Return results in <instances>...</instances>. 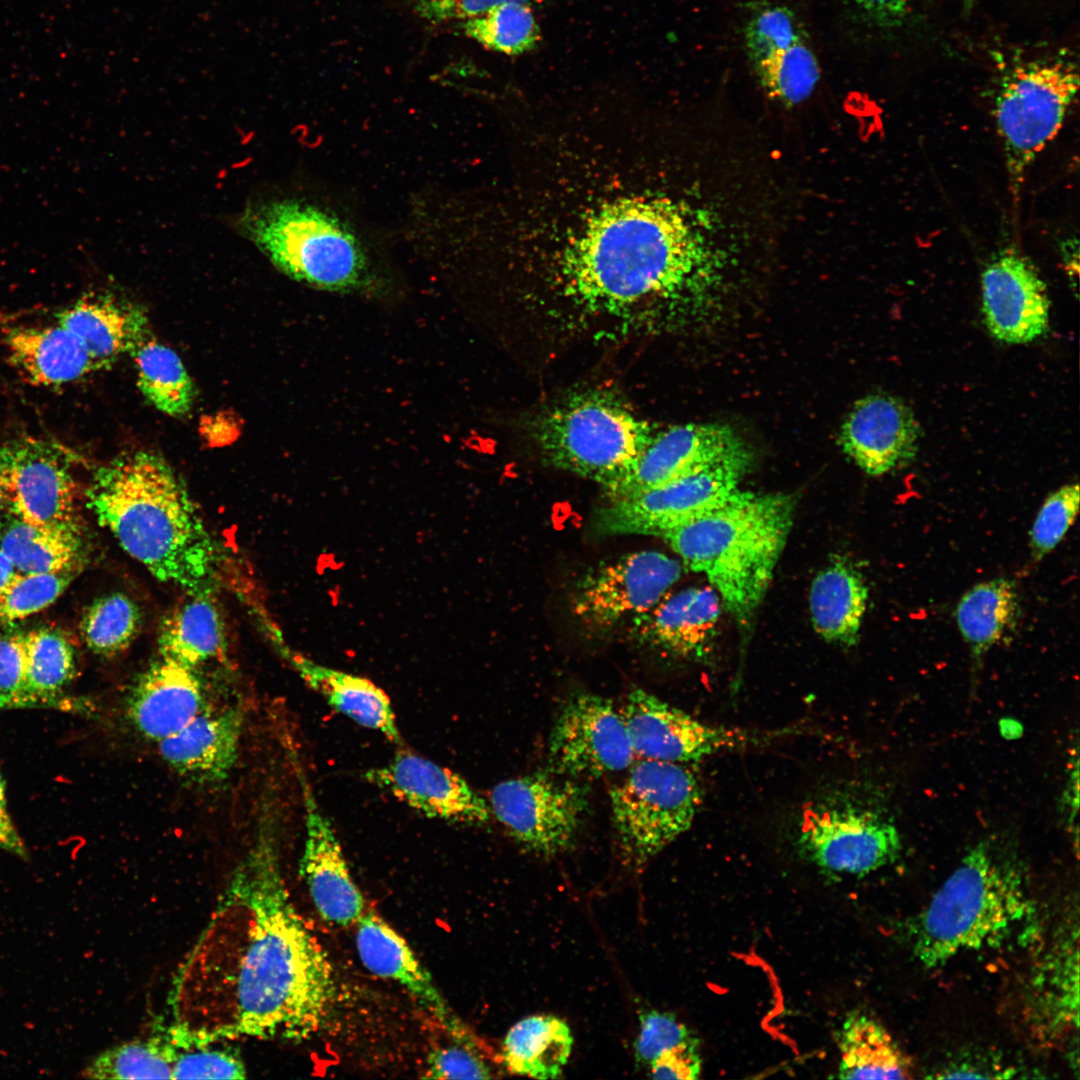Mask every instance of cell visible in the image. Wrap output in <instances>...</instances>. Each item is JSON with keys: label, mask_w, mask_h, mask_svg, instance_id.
Instances as JSON below:
<instances>
[{"label": "cell", "mask_w": 1080, "mask_h": 1080, "mask_svg": "<svg viewBox=\"0 0 1080 1080\" xmlns=\"http://www.w3.org/2000/svg\"><path fill=\"white\" fill-rule=\"evenodd\" d=\"M73 463L72 452L54 440L0 441V505L21 521L83 531Z\"/></svg>", "instance_id": "8fae6325"}, {"label": "cell", "mask_w": 1080, "mask_h": 1080, "mask_svg": "<svg viewBox=\"0 0 1080 1080\" xmlns=\"http://www.w3.org/2000/svg\"><path fill=\"white\" fill-rule=\"evenodd\" d=\"M366 777L429 818L470 825L489 818V806L465 779L412 751H398Z\"/></svg>", "instance_id": "ac0fdd59"}, {"label": "cell", "mask_w": 1080, "mask_h": 1080, "mask_svg": "<svg viewBox=\"0 0 1080 1080\" xmlns=\"http://www.w3.org/2000/svg\"><path fill=\"white\" fill-rule=\"evenodd\" d=\"M0 848L23 859L28 857L26 846L19 835L7 808L6 785L0 768Z\"/></svg>", "instance_id": "db71d44e"}, {"label": "cell", "mask_w": 1080, "mask_h": 1080, "mask_svg": "<svg viewBox=\"0 0 1080 1080\" xmlns=\"http://www.w3.org/2000/svg\"><path fill=\"white\" fill-rule=\"evenodd\" d=\"M356 926L357 950L362 963L371 973L404 987L454 1042L482 1045L452 1010L431 974L402 936L371 911H365Z\"/></svg>", "instance_id": "ffe728a7"}, {"label": "cell", "mask_w": 1080, "mask_h": 1080, "mask_svg": "<svg viewBox=\"0 0 1080 1080\" xmlns=\"http://www.w3.org/2000/svg\"><path fill=\"white\" fill-rule=\"evenodd\" d=\"M1078 88L1077 68L1058 60L1017 66L1002 79L994 118L1014 203L1028 169L1061 130Z\"/></svg>", "instance_id": "ba28073f"}, {"label": "cell", "mask_w": 1080, "mask_h": 1080, "mask_svg": "<svg viewBox=\"0 0 1080 1080\" xmlns=\"http://www.w3.org/2000/svg\"><path fill=\"white\" fill-rule=\"evenodd\" d=\"M868 589L847 560L832 561L814 578L809 595L812 624L826 641L854 646L866 611Z\"/></svg>", "instance_id": "83f0119b"}, {"label": "cell", "mask_w": 1080, "mask_h": 1080, "mask_svg": "<svg viewBox=\"0 0 1080 1080\" xmlns=\"http://www.w3.org/2000/svg\"><path fill=\"white\" fill-rule=\"evenodd\" d=\"M27 682L31 694L58 698L76 673V656L61 632L41 627L26 632Z\"/></svg>", "instance_id": "f35d334b"}, {"label": "cell", "mask_w": 1080, "mask_h": 1080, "mask_svg": "<svg viewBox=\"0 0 1080 1080\" xmlns=\"http://www.w3.org/2000/svg\"><path fill=\"white\" fill-rule=\"evenodd\" d=\"M721 600L711 586L690 587L663 597L630 623L632 638L681 659L702 661L717 633Z\"/></svg>", "instance_id": "603a6c76"}, {"label": "cell", "mask_w": 1080, "mask_h": 1080, "mask_svg": "<svg viewBox=\"0 0 1080 1080\" xmlns=\"http://www.w3.org/2000/svg\"><path fill=\"white\" fill-rule=\"evenodd\" d=\"M86 498L99 524L154 577L189 594L211 592L218 545L162 456L146 450L117 456L94 473Z\"/></svg>", "instance_id": "7a4b0ae2"}, {"label": "cell", "mask_w": 1080, "mask_h": 1080, "mask_svg": "<svg viewBox=\"0 0 1080 1080\" xmlns=\"http://www.w3.org/2000/svg\"><path fill=\"white\" fill-rule=\"evenodd\" d=\"M968 1H970V0H968Z\"/></svg>", "instance_id": "9f6ffc18"}, {"label": "cell", "mask_w": 1080, "mask_h": 1080, "mask_svg": "<svg viewBox=\"0 0 1080 1080\" xmlns=\"http://www.w3.org/2000/svg\"><path fill=\"white\" fill-rule=\"evenodd\" d=\"M56 319L82 341L101 369L126 353L131 355L151 337L143 309L112 297L85 296L61 310Z\"/></svg>", "instance_id": "4316f807"}, {"label": "cell", "mask_w": 1080, "mask_h": 1080, "mask_svg": "<svg viewBox=\"0 0 1080 1080\" xmlns=\"http://www.w3.org/2000/svg\"><path fill=\"white\" fill-rule=\"evenodd\" d=\"M795 507L791 494L739 490L663 538L685 567L704 574L725 608L746 628L770 586Z\"/></svg>", "instance_id": "277c9868"}, {"label": "cell", "mask_w": 1080, "mask_h": 1080, "mask_svg": "<svg viewBox=\"0 0 1080 1080\" xmlns=\"http://www.w3.org/2000/svg\"><path fill=\"white\" fill-rule=\"evenodd\" d=\"M536 773L497 784L490 807L510 836L540 855L566 850L588 806L587 790L570 778Z\"/></svg>", "instance_id": "4fadbf2b"}, {"label": "cell", "mask_w": 1080, "mask_h": 1080, "mask_svg": "<svg viewBox=\"0 0 1080 1080\" xmlns=\"http://www.w3.org/2000/svg\"><path fill=\"white\" fill-rule=\"evenodd\" d=\"M744 449L726 426H673L654 434L632 472L607 496L617 500L646 492Z\"/></svg>", "instance_id": "44dd1931"}, {"label": "cell", "mask_w": 1080, "mask_h": 1080, "mask_svg": "<svg viewBox=\"0 0 1080 1080\" xmlns=\"http://www.w3.org/2000/svg\"><path fill=\"white\" fill-rule=\"evenodd\" d=\"M654 1079L695 1080L702 1070L699 1040L692 1035L678 1045L666 1050L648 1067Z\"/></svg>", "instance_id": "681fc988"}, {"label": "cell", "mask_w": 1080, "mask_h": 1080, "mask_svg": "<svg viewBox=\"0 0 1080 1080\" xmlns=\"http://www.w3.org/2000/svg\"><path fill=\"white\" fill-rule=\"evenodd\" d=\"M840 1079H909L912 1064L885 1027L871 1016L854 1011L837 1036Z\"/></svg>", "instance_id": "d6a6232c"}, {"label": "cell", "mask_w": 1080, "mask_h": 1080, "mask_svg": "<svg viewBox=\"0 0 1080 1080\" xmlns=\"http://www.w3.org/2000/svg\"><path fill=\"white\" fill-rule=\"evenodd\" d=\"M861 13L878 27L901 25L909 12V0H852Z\"/></svg>", "instance_id": "816d5d0a"}, {"label": "cell", "mask_w": 1080, "mask_h": 1080, "mask_svg": "<svg viewBox=\"0 0 1080 1080\" xmlns=\"http://www.w3.org/2000/svg\"><path fill=\"white\" fill-rule=\"evenodd\" d=\"M750 456L746 448L662 486L609 500L596 512L593 528L601 536L664 537L719 507L739 491Z\"/></svg>", "instance_id": "30bf717a"}, {"label": "cell", "mask_w": 1080, "mask_h": 1080, "mask_svg": "<svg viewBox=\"0 0 1080 1080\" xmlns=\"http://www.w3.org/2000/svg\"><path fill=\"white\" fill-rule=\"evenodd\" d=\"M21 575L5 553L0 549V589Z\"/></svg>", "instance_id": "11a10c76"}, {"label": "cell", "mask_w": 1080, "mask_h": 1080, "mask_svg": "<svg viewBox=\"0 0 1080 1080\" xmlns=\"http://www.w3.org/2000/svg\"><path fill=\"white\" fill-rule=\"evenodd\" d=\"M243 725V711L237 706L204 709L181 730L157 742L158 750L163 761L186 779L218 783L236 764Z\"/></svg>", "instance_id": "d4e9b609"}, {"label": "cell", "mask_w": 1080, "mask_h": 1080, "mask_svg": "<svg viewBox=\"0 0 1080 1080\" xmlns=\"http://www.w3.org/2000/svg\"><path fill=\"white\" fill-rule=\"evenodd\" d=\"M425 1079H489L495 1077L483 1045L454 1042L434 1049L427 1057Z\"/></svg>", "instance_id": "7dc6e473"}, {"label": "cell", "mask_w": 1080, "mask_h": 1080, "mask_svg": "<svg viewBox=\"0 0 1080 1080\" xmlns=\"http://www.w3.org/2000/svg\"><path fill=\"white\" fill-rule=\"evenodd\" d=\"M540 0H413L417 14L434 23L466 21L504 3L531 6Z\"/></svg>", "instance_id": "f907efd6"}, {"label": "cell", "mask_w": 1080, "mask_h": 1080, "mask_svg": "<svg viewBox=\"0 0 1080 1080\" xmlns=\"http://www.w3.org/2000/svg\"><path fill=\"white\" fill-rule=\"evenodd\" d=\"M1020 614L1015 582L995 578L967 591L956 608V621L975 661L1014 632Z\"/></svg>", "instance_id": "836d02e7"}, {"label": "cell", "mask_w": 1080, "mask_h": 1080, "mask_svg": "<svg viewBox=\"0 0 1080 1080\" xmlns=\"http://www.w3.org/2000/svg\"><path fill=\"white\" fill-rule=\"evenodd\" d=\"M176 1046L165 1027L96 1056L82 1071L89 1079H172Z\"/></svg>", "instance_id": "d590c367"}, {"label": "cell", "mask_w": 1080, "mask_h": 1080, "mask_svg": "<svg viewBox=\"0 0 1080 1080\" xmlns=\"http://www.w3.org/2000/svg\"><path fill=\"white\" fill-rule=\"evenodd\" d=\"M305 808V841L300 874L314 906L327 922L347 927L365 913V900L354 882L329 819L320 809L305 777L298 775Z\"/></svg>", "instance_id": "d6986e66"}, {"label": "cell", "mask_w": 1080, "mask_h": 1080, "mask_svg": "<svg viewBox=\"0 0 1080 1080\" xmlns=\"http://www.w3.org/2000/svg\"><path fill=\"white\" fill-rule=\"evenodd\" d=\"M623 856L640 866L692 825L702 793L685 764L643 759L610 792Z\"/></svg>", "instance_id": "9c48e42d"}, {"label": "cell", "mask_w": 1080, "mask_h": 1080, "mask_svg": "<svg viewBox=\"0 0 1080 1080\" xmlns=\"http://www.w3.org/2000/svg\"><path fill=\"white\" fill-rule=\"evenodd\" d=\"M2 341L10 363L34 385L64 386L101 369L82 341L59 323L8 326Z\"/></svg>", "instance_id": "484cf974"}, {"label": "cell", "mask_w": 1080, "mask_h": 1080, "mask_svg": "<svg viewBox=\"0 0 1080 1080\" xmlns=\"http://www.w3.org/2000/svg\"><path fill=\"white\" fill-rule=\"evenodd\" d=\"M249 238L294 280L331 292L373 284L370 263L354 231L336 215L296 200L249 208L241 219Z\"/></svg>", "instance_id": "52a82bcc"}, {"label": "cell", "mask_w": 1080, "mask_h": 1080, "mask_svg": "<svg viewBox=\"0 0 1080 1080\" xmlns=\"http://www.w3.org/2000/svg\"><path fill=\"white\" fill-rule=\"evenodd\" d=\"M620 714L635 755L643 759L687 764L775 736L701 722L642 689L629 693Z\"/></svg>", "instance_id": "9a60e30c"}, {"label": "cell", "mask_w": 1080, "mask_h": 1080, "mask_svg": "<svg viewBox=\"0 0 1080 1080\" xmlns=\"http://www.w3.org/2000/svg\"><path fill=\"white\" fill-rule=\"evenodd\" d=\"M1079 498L1078 483L1065 485L1046 498L1030 532L1034 560H1041L1063 539L1078 513Z\"/></svg>", "instance_id": "f6af8a7d"}, {"label": "cell", "mask_w": 1080, "mask_h": 1080, "mask_svg": "<svg viewBox=\"0 0 1080 1080\" xmlns=\"http://www.w3.org/2000/svg\"><path fill=\"white\" fill-rule=\"evenodd\" d=\"M303 679L318 691L334 710L357 724L380 732L399 743L401 736L388 695L366 678L294 658Z\"/></svg>", "instance_id": "4dcf8cb0"}, {"label": "cell", "mask_w": 1080, "mask_h": 1080, "mask_svg": "<svg viewBox=\"0 0 1080 1080\" xmlns=\"http://www.w3.org/2000/svg\"><path fill=\"white\" fill-rule=\"evenodd\" d=\"M131 355L137 367V385L146 400L167 415H186L196 389L179 356L152 336Z\"/></svg>", "instance_id": "e575fe53"}, {"label": "cell", "mask_w": 1080, "mask_h": 1080, "mask_svg": "<svg viewBox=\"0 0 1080 1080\" xmlns=\"http://www.w3.org/2000/svg\"><path fill=\"white\" fill-rule=\"evenodd\" d=\"M465 34L484 47L501 53L521 54L535 46L539 28L529 5L504 3L464 21Z\"/></svg>", "instance_id": "ab89813d"}, {"label": "cell", "mask_w": 1080, "mask_h": 1080, "mask_svg": "<svg viewBox=\"0 0 1080 1080\" xmlns=\"http://www.w3.org/2000/svg\"><path fill=\"white\" fill-rule=\"evenodd\" d=\"M1053 957V968L1048 970L1052 978L1042 979L1036 997L1044 1014V1019L1051 1025L1059 1028L1078 1027L1079 1015V986H1078V949L1077 945L1061 949L1060 954Z\"/></svg>", "instance_id": "7bdbcfd3"}, {"label": "cell", "mask_w": 1080, "mask_h": 1080, "mask_svg": "<svg viewBox=\"0 0 1080 1080\" xmlns=\"http://www.w3.org/2000/svg\"><path fill=\"white\" fill-rule=\"evenodd\" d=\"M694 1035L675 1015L658 1010L639 1015V1033L634 1042V1056L639 1068L648 1069L666 1050Z\"/></svg>", "instance_id": "bcb514c9"}, {"label": "cell", "mask_w": 1080, "mask_h": 1080, "mask_svg": "<svg viewBox=\"0 0 1080 1080\" xmlns=\"http://www.w3.org/2000/svg\"><path fill=\"white\" fill-rule=\"evenodd\" d=\"M634 758L621 714L601 696L573 697L553 726L548 748L553 774L597 778L626 769Z\"/></svg>", "instance_id": "2e32d148"}, {"label": "cell", "mask_w": 1080, "mask_h": 1080, "mask_svg": "<svg viewBox=\"0 0 1080 1080\" xmlns=\"http://www.w3.org/2000/svg\"><path fill=\"white\" fill-rule=\"evenodd\" d=\"M204 709V690L195 670L161 657L139 676L127 700L131 724L156 743L181 730Z\"/></svg>", "instance_id": "cb8c5ba5"}, {"label": "cell", "mask_w": 1080, "mask_h": 1080, "mask_svg": "<svg viewBox=\"0 0 1080 1080\" xmlns=\"http://www.w3.org/2000/svg\"><path fill=\"white\" fill-rule=\"evenodd\" d=\"M681 564L654 550L627 553L587 571L571 598L576 619L603 633L653 608L678 581Z\"/></svg>", "instance_id": "5bb4252c"}, {"label": "cell", "mask_w": 1080, "mask_h": 1080, "mask_svg": "<svg viewBox=\"0 0 1080 1080\" xmlns=\"http://www.w3.org/2000/svg\"><path fill=\"white\" fill-rule=\"evenodd\" d=\"M572 1045L573 1037L565 1021L551 1015H534L510 1028L499 1057L511 1074L556 1079L568 1062Z\"/></svg>", "instance_id": "1f68e13d"}, {"label": "cell", "mask_w": 1080, "mask_h": 1080, "mask_svg": "<svg viewBox=\"0 0 1080 1080\" xmlns=\"http://www.w3.org/2000/svg\"><path fill=\"white\" fill-rule=\"evenodd\" d=\"M336 999L332 964L284 882L272 811L232 873L205 929L177 970L171 1023L205 1041H300Z\"/></svg>", "instance_id": "6da1fadb"}, {"label": "cell", "mask_w": 1080, "mask_h": 1080, "mask_svg": "<svg viewBox=\"0 0 1080 1080\" xmlns=\"http://www.w3.org/2000/svg\"><path fill=\"white\" fill-rule=\"evenodd\" d=\"M693 249L689 226L671 203L627 199L589 224L573 278L591 310L633 323L642 303L665 296L689 272Z\"/></svg>", "instance_id": "3957f363"}, {"label": "cell", "mask_w": 1080, "mask_h": 1080, "mask_svg": "<svg viewBox=\"0 0 1080 1080\" xmlns=\"http://www.w3.org/2000/svg\"><path fill=\"white\" fill-rule=\"evenodd\" d=\"M142 624L137 604L116 592L93 601L82 615L80 633L87 647L101 656L124 651L136 638Z\"/></svg>", "instance_id": "74e56055"}, {"label": "cell", "mask_w": 1080, "mask_h": 1080, "mask_svg": "<svg viewBox=\"0 0 1080 1080\" xmlns=\"http://www.w3.org/2000/svg\"><path fill=\"white\" fill-rule=\"evenodd\" d=\"M0 691L17 696L39 697L31 694L28 689L24 631L14 630L0 635Z\"/></svg>", "instance_id": "c3c4849f"}, {"label": "cell", "mask_w": 1080, "mask_h": 1080, "mask_svg": "<svg viewBox=\"0 0 1080 1080\" xmlns=\"http://www.w3.org/2000/svg\"><path fill=\"white\" fill-rule=\"evenodd\" d=\"M751 66L768 95L785 105L806 100L820 78L819 62L808 38L781 48Z\"/></svg>", "instance_id": "8d00e7d4"}, {"label": "cell", "mask_w": 1080, "mask_h": 1080, "mask_svg": "<svg viewBox=\"0 0 1080 1080\" xmlns=\"http://www.w3.org/2000/svg\"><path fill=\"white\" fill-rule=\"evenodd\" d=\"M176 1046L172 1079H245L246 1068L238 1051L223 1041H204L169 1023L165 1027Z\"/></svg>", "instance_id": "60d3db41"}, {"label": "cell", "mask_w": 1080, "mask_h": 1080, "mask_svg": "<svg viewBox=\"0 0 1080 1080\" xmlns=\"http://www.w3.org/2000/svg\"><path fill=\"white\" fill-rule=\"evenodd\" d=\"M655 433L622 399L604 390L572 393L531 424L546 463L598 483L606 495L632 472Z\"/></svg>", "instance_id": "8992f818"}, {"label": "cell", "mask_w": 1080, "mask_h": 1080, "mask_svg": "<svg viewBox=\"0 0 1080 1080\" xmlns=\"http://www.w3.org/2000/svg\"><path fill=\"white\" fill-rule=\"evenodd\" d=\"M0 549L22 575H77L87 557L84 531L14 517L0 534Z\"/></svg>", "instance_id": "f1b7e54d"}, {"label": "cell", "mask_w": 1080, "mask_h": 1080, "mask_svg": "<svg viewBox=\"0 0 1080 1080\" xmlns=\"http://www.w3.org/2000/svg\"><path fill=\"white\" fill-rule=\"evenodd\" d=\"M52 708L61 711H81L83 703L78 699L61 696L54 699L35 696H17L0 691V710Z\"/></svg>", "instance_id": "f5cc1de1"}, {"label": "cell", "mask_w": 1080, "mask_h": 1080, "mask_svg": "<svg viewBox=\"0 0 1080 1080\" xmlns=\"http://www.w3.org/2000/svg\"><path fill=\"white\" fill-rule=\"evenodd\" d=\"M982 312L994 337L1028 343L1049 326L1047 287L1032 261L1015 248L1000 250L981 275Z\"/></svg>", "instance_id": "e0dca14e"}, {"label": "cell", "mask_w": 1080, "mask_h": 1080, "mask_svg": "<svg viewBox=\"0 0 1080 1080\" xmlns=\"http://www.w3.org/2000/svg\"><path fill=\"white\" fill-rule=\"evenodd\" d=\"M224 642L223 622L210 593L189 594L160 624V657L194 670L220 656Z\"/></svg>", "instance_id": "f546056e"}, {"label": "cell", "mask_w": 1080, "mask_h": 1080, "mask_svg": "<svg viewBox=\"0 0 1080 1080\" xmlns=\"http://www.w3.org/2000/svg\"><path fill=\"white\" fill-rule=\"evenodd\" d=\"M798 846L829 874L863 876L893 863L901 851L895 824L879 810L848 801H821L804 809Z\"/></svg>", "instance_id": "7c38bea8"}, {"label": "cell", "mask_w": 1080, "mask_h": 1080, "mask_svg": "<svg viewBox=\"0 0 1080 1080\" xmlns=\"http://www.w3.org/2000/svg\"><path fill=\"white\" fill-rule=\"evenodd\" d=\"M747 8L743 34L750 64L808 38L797 15L786 5L760 0L750 2Z\"/></svg>", "instance_id": "b9f144b4"}, {"label": "cell", "mask_w": 1080, "mask_h": 1080, "mask_svg": "<svg viewBox=\"0 0 1080 1080\" xmlns=\"http://www.w3.org/2000/svg\"><path fill=\"white\" fill-rule=\"evenodd\" d=\"M75 574L19 575L0 589V630L53 604Z\"/></svg>", "instance_id": "ee69618b"}, {"label": "cell", "mask_w": 1080, "mask_h": 1080, "mask_svg": "<svg viewBox=\"0 0 1080 1080\" xmlns=\"http://www.w3.org/2000/svg\"><path fill=\"white\" fill-rule=\"evenodd\" d=\"M919 438L920 427L911 409L895 397L879 394L859 400L840 433L844 452L872 476L909 463Z\"/></svg>", "instance_id": "7402d4cb"}, {"label": "cell", "mask_w": 1080, "mask_h": 1080, "mask_svg": "<svg viewBox=\"0 0 1080 1080\" xmlns=\"http://www.w3.org/2000/svg\"><path fill=\"white\" fill-rule=\"evenodd\" d=\"M1033 912L1016 848L990 836L968 849L915 917L911 951L923 967L938 968L960 953L1001 945Z\"/></svg>", "instance_id": "5b68a950"}]
</instances>
